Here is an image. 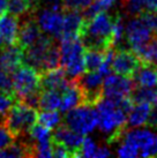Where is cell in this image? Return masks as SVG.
<instances>
[{"label": "cell", "mask_w": 157, "mask_h": 158, "mask_svg": "<svg viewBox=\"0 0 157 158\" xmlns=\"http://www.w3.org/2000/svg\"><path fill=\"white\" fill-rule=\"evenodd\" d=\"M133 106L129 97H102L95 105L97 111V127L104 135L108 144L120 141L127 128V113Z\"/></svg>", "instance_id": "6da1fadb"}, {"label": "cell", "mask_w": 157, "mask_h": 158, "mask_svg": "<svg viewBox=\"0 0 157 158\" xmlns=\"http://www.w3.org/2000/svg\"><path fill=\"white\" fill-rule=\"evenodd\" d=\"M116 13L100 12L94 15L92 18L84 20L78 36L80 40H82L84 48L104 51L110 48H113L112 30Z\"/></svg>", "instance_id": "7a4b0ae2"}, {"label": "cell", "mask_w": 157, "mask_h": 158, "mask_svg": "<svg viewBox=\"0 0 157 158\" xmlns=\"http://www.w3.org/2000/svg\"><path fill=\"white\" fill-rule=\"evenodd\" d=\"M60 66L67 77L76 79L86 72V48L80 37H66L60 40Z\"/></svg>", "instance_id": "3957f363"}, {"label": "cell", "mask_w": 157, "mask_h": 158, "mask_svg": "<svg viewBox=\"0 0 157 158\" xmlns=\"http://www.w3.org/2000/svg\"><path fill=\"white\" fill-rule=\"evenodd\" d=\"M38 112L37 109L16 99L12 107L4 117L2 123L11 134L16 139L28 135L32 126L37 123Z\"/></svg>", "instance_id": "277c9868"}, {"label": "cell", "mask_w": 157, "mask_h": 158, "mask_svg": "<svg viewBox=\"0 0 157 158\" xmlns=\"http://www.w3.org/2000/svg\"><path fill=\"white\" fill-rule=\"evenodd\" d=\"M97 120L96 107L94 105L81 104L66 112L64 123L70 129L86 136L95 131Z\"/></svg>", "instance_id": "5b68a950"}, {"label": "cell", "mask_w": 157, "mask_h": 158, "mask_svg": "<svg viewBox=\"0 0 157 158\" xmlns=\"http://www.w3.org/2000/svg\"><path fill=\"white\" fill-rule=\"evenodd\" d=\"M12 82L14 95L18 99H22L28 95L42 90L40 73L26 64H21L12 73Z\"/></svg>", "instance_id": "8992f818"}, {"label": "cell", "mask_w": 157, "mask_h": 158, "mask_svg": "<svg viewBox=\"0 0 157 158\" xmlns=\"http://www.w3.org/2000/svg\"><path fill=\"white\" fill-rule=\"evenodd\" d=\"M78 87L83 97V104L96 105L97 102L103 97V82L104 75L100 70H88L76 77Z\"/></svg>", "instance_id": "52a82bcc"}, {"label": "cell", "mask_w": 157, "mask_h": 158, "mask_svg": "<svg viewBox=\"0 0 157 158\" xmlns=\"http://www.w3.org/2000/svg\"><path fill=\"white\" fill-rule=\"evenodd\" d=\"M32 15L43 34L60 40L62 35L64 12H61L60 9L40 7L36 9Z\"/></svg>", "instance_id": "ba28073f"}, {"label": "cell", "mask_w": 157, "mask_h": 158, "mask_svg": "<svg viewBox=\"0 0 157 158\" xmlns=\"http://www.w3.org/2000/svg\"><path fill=\"white\" fill-rule=\"evenodd\" d=\"M157 135L151 128L134 127L129 131H125L120 141H124L139 151V156L149 157V151L154 145Z\"/></svg>", "instance_id": "9c48e42d"}, {"label": "cell", "mask_w": 157, "mask_h": 158, "mask_svg": "<svg viewBox=\"0 0 157 158\" xmlns=\"http://www.w3.org/2000/svg\"><path fill=\"white\" fill-rule=\"evenodd\" d=\"M135 87V82L131 76L110 73L103 82V96L109 98L129 97Z\"/></svg>", "instance_id": "30bf717a"}, {"label": "cell", "mask_w": 157, "mask_h": 158, "mask_svg": "<svg viewBox=\"0 0 157 158\" xmlns=\"http://www.w3.org/2000/svg\"><path fill=\"white\" fill-rule=\"evenodd\" d=\"M155 35L140 15L132 16L125 26V40L132 51H136Z\"/></svg>", "instance_id": "8fae6325"}, {"label": "cell", "mask_w": 157, "mask_h": 158, "mask_svg": "<svg viewBox=\"0 0 157 158\" xmlns=\"http://www.w3.org/2000/svg\"><path fill=\"white\" fill-rule=\"evenodd\" d=\"M141 65L142 64L134 51L121 48L118 51H114L111 68L117 74L133 77Z\"/></svg>", "instance_id": "7c38bea8"}, {"label": "cell", "mask_w": 157, "mask_h": 158, "mask_svg": "<svg viewBox=\"0 0 157 158\" xmlns=\"http://www.w3.org/2000/svg\"><path fill=\"white\" fill-rule=\"evenodd\" d=\"M83 139L84 135L70 129L65 123H60L56 129H53L52 133V141L64 145L70 152L72 157H80Z\"/></svg>", "instance_id": "4fadbf2b"}, {"label": "cell", "mask_w": 157, "mask_h": 158, "mask_svg": "<svg viewBox=\"0 0 157 158\" xmlns=\"http://www.w3.org/2000/svg\"><path fill=\"white\" fill-rule=\"evenodd\" d=\"M43 35L38 24L34 19V15H28L20 19V29H19L18 45L22 50L29 48L40 38Z\"/></svg>", "instance_id": "5bb4252c"}, {"label": "cell", "mask_w": 157, "mask_h": 158, "mask_svg": "<svg viewBox=\"0 0 157 158\" xmlns=\"http://www.w3.org/2000/svg\"><path fill=\"white\" fill-rule=\"evenodd\" d=\"M20 19L13 14H5L0 18V48L18 45Z\"/></svg>", "instance_id": "9a60e30c"}, {"label": "cell", "mask_w": 157, "mask_h": 158, "mask_svg": "<svg viewBox=\"0 0 157 158\" xmlns=\"http://www.w3.org/2000/svg\"><path fill=\"white\" fill-rule=\"evenodd\" d=\"M83 104V97L81 89L75 79L68 80V82L61 89V104L59 111L66 113L67 111Z\"/></svg>", "instance_id": "2e32d148"}, {"label": "cell", "mask_w": 157, "mask_h": 158, "mask_svg": "<svg viewBox=\"0 0 157 158\" xmlns=\"http://www.w3.org/2000/svg\"><path fill=\"white\" fill-rule=\"evenodd\" d=\"M84 20L86 18L80 10L64 9V24L60 40L66 37H78Z\"/></svg>", "instance_id": "e0dca14e"}, {"label": "cell", "mask_w": 157, "mask_h": 158, "mask_svg": "<svg viewBox=\"0 0 157 158\" xmlns=\"http://www.w3.org/2000/svg\"><path fill=\"white\" fill-rule=\"evenodd\" d=\"M153 105L149 103H133L127 113V126L131 128L142 127L148 123Z\"/></svg>", "instance_id": "ac0fdd59"}, {"label": "cell", "mask_w": 157, "mask_h": 158, "mask_svg": "<svg viewBox=\"0 0 157 158\" xmlns=\"http://www.w3.org/2000/svg\"><path fill=\"white\" fill-rule=\"evenodd\" d=\"M22 48L19 45H11L0 48V67L11 74L22 64Z\"/></svg>", "instance_id": "d6986e66"}, {"label": "cell", "mask_w": 157, "mask_h": 158, "mask_svg": "<svg viewBox=\"0 0 157 158\" xmlns=\"http://www.w3.org/2000/svg\"><path fill=\"white\" fill-rule=\"evenodd\" d=\"M68 82L67 75L62 68L46 70L40 74V87L42 89H57L61 90Z\"/></svg>", "instance_id": "ffe728a7"}, {"label": "cell", "mask_w": 157, "mask_h": 158, "mask_svg": "<svg viewBox=\"0 0 157 158\" xmlns=\"http://www.w3.org/2000/svg\"><path fill=\"white\" fill-rule=\"evenodd\" d=\"M134 52L139 57L142 65H148L157 68V34H155L146 44Z\"/></svg>", "instance_id": "44dd1931"}, {"label": "cell", "mask_w": 157, "mask_h": 158, "mask_svg": "<svg viewBox=\"0 0 157 158\" xmlns=\"http://www.w3.org/2000/svg\"><path fill=\"white\" fill-rule=\"evenodd\" d=\"M133 80L139 87H157V68L148 65H141L136 73L133 75Z\"/></svg>", "instance_id": "7402d4cb"}, {"label": "cell", "mask_w": 157, "mask_h": 158, "mask_svg": "<svg viewBox=\"0 0 157 158\" xmlns=\"http://www.w3.org/2000/svg\"><path fill=\"white\" fill-rule=\"evenodd\" d=\"M61 104V90L42 89L39 97L38 109L40 111L59 110Z\"/></svg>", "instance_id": "603a6c76"}, {"label": "cell", "mask_w": 157, "mask_h": 158, "mask_svg": "<svg viewBox=\"0 0 157 158\" xmlns=\"http://www.w3.org/2000/svg\"><path fill=\"white\" fill-rule=\"evenodd\" d=\"M124 0H94L91 5L84 10V18L90 19L100 12H109L112 9H121Z\"/></svg>", "instance_id": "cb8c5ba5"}, {"label": "cell", "mask_w": 157, "mask_h": 158, "mask_svg": "<svg viewBox=\"0 0 157 158\" xmlns=\"http://www.w3.org/2000/svg\"><path fill=\"white\" fill-rule=\"evenodd\" d=\"M27 136H28L29 141L32 143V145L49 144L52 142L51 129H49L40 123H35Z\"/></svg>", "instance_id": "d4e9b609"}, {"label": "cell", "mask_w": 157, "mask_h": 158, "mask_svg": "<svg viewBox=\"0 0 157 158\" xmlns=\"http://www.w3.org/2000/svg\"><path fill=\"white\" fill-rule=\"evenodd\" d=\"M7 12L21 19L31 15L35 12V7L31 0H8Z\"/></svg>", "instance_id": "484cf974"}, {"label": "cell", "mask_w": 157, "mask_h": 158, "mask_svg": "<svg viewBox=\"0 0 157 158\" xmlns=\"http://www.w3.org/2000/svg\"><path fill=\"white\" fill-rule=\"evenodd\" d=\"M131 99L133 103H149L151 105L157 104V87H139L132 91Z\"/></svg>", "instance_id": "4316f807"}, {"label": "cell", "mask_w": 157, "mask_h": 158, "mask_svg": "<svg viewBox=\"0 0 157 158\" xmlns=\"http://www.w3.org/2000/svg\"><path fill=\"white\" fill-rule=\"evenodd\" d=\"M109 50V48H108ZM106 50H97V48H87L84 52V61H86V69L96 70L100 68L102 62L104 61Z\"/></svg>", "instance_id": "83f0119b"}, {"label": "cell", "mask_w": 157, "mask_h": 158, "mask_svg": "<svg viewBox=\"0 0 157 158\" xmlns=\"http://www.w3.org/2000/svg\"><path fill=\"white\" fill-rule=\"evenodd\" d=\"M38 123L45 126L49 129H56V128L61 123V115L58 112V110H51V111H42L38 114L37 119Z\"/></svg>", "instance_id": "f1b7e54d"}, {"label": "cell", "mask_w": 157, "mask_h": 158, "mask_svg": "<svg viewBox=\"0 0 157 158\" xmlns=\"http://www.w3.org/2000/svg\"><path fill=\"white\" fill-rule=\"evenodd\" d=\"M121 9L129 16H138L146 12V0H124Z\"/></svg>", "instance_id": "f546056e"}, {"label": "cell", "mask_w": 157, "mask_h": 158, "mask_svg": "<svg viewBox=\"0 0 157 158\" xmlns=\"http://www.w3.org/2000/svg\"><path fill=\"white\" fill-rule=\"evenodd\" d=\"M98 149V144L97 142L92 137H89V136H84L82 142V145H81V150H80V157H86V158H90V157H95L96 155V151Z\"/></svg>", "instance_id": "4dcf8cb0"}, {"label": "cell", "mask_w": 157, "mask_h": 158, "mask_svg": "<svg viewBox=\"0 0 157 158\" xmlns=\"http://www.w3.org/2000/svg\"><path fill=\"white\" fill-rule=\"evenodd\" d=\"M16 96L14 94H8V92L0 91V120L2 121L4 117L8 110L12 107L14 103L16 102Z\"/></svg>", "instance_id": "1f68e13d"}, {"label": "cell", "mask_w": 157, "mask_h": 158, "mask_svg": "<svg viewBox=\"0 0 157 158\" xmlns=\"http://www.w3.org/2000/svg\"><path fill=\"white\" fill-rule=\"evenodd\" d=\"M94 0H61L62 8L73 9V10H86L91 5Z\"/></svg>", "instance_id": "d6a6232c"}, {"label": "cell", "mask_w": 157, "mask_h": 158, "mask_svg": "<svg viewBox=\"0 0 157 158\" xmlns=\"http://www.w3.org/2000/svg\"><path fill=\"white\" fill-rule=\"evenodd\" d=\"M0 91L14 94L13 82H12V74L0 67Z\"/></svg>", "instance_id": "836d02e7"}, {"label": "cell", "mask_w": 157, "mask_h": 158, "mask_svg": "<svg viewBox=\"0 0 157 158\" xmlns=\"http://www.w3.org/2000/svg\"><path fill=\"white\" fill-rule=\"evenodd\" d=\"M117 156H119V157L121 158H134L139 156V151L136 149H134L128 143L121 141V143H120V145L118 147L117 149Z\"/></svg>", "instance_id": "e575fe53"}, {"label": "cell", "mask_w": 157, "mask_h": 158, "mask_svg": "<svg viewBox=\"0 0 157 158\" xmlns=\"http://www.w3.org/2000/svg\"><path fill=\"white\" fill-rule=\"evenodd\" d=\"M14 137L11 132L5 127L4 123H0V149H4L14 142Z\"/></svg>", "instance_id": "d590c367"}, {"label": "cell", "mask_w": 157, "mask_h": 158, "mask_svg": "<svg viewBox=\"0 0 157 158\" xmlns=\"http://www.w3.org/2000/svg\"><path fill=\"white\" fill-rule=\"evenodd\" d=\"M51 147H52V157L56 158H68L72 157V155L65 147L58 142L52 141L51 142Z\"/></svg>", "instance_id": "8d00e7d4"}, {"label": "cell", "mask_w": 157, "mask_h": 158, "mask_svg": "<svg viewBox=\"0 0 157 158\" xmlns=\"http://www.w3.org/2000/svg\"><path fill=\"white\" fill-rule=\"evenodd\" d=\"M111 155H112V151L109 149V147H106V145H98V149H97V151H96L95 157L104 158V157H109Z\"/></svg>", "instance_id": "74e56055"}, {"label": "cell", "mask_w": 157, "mask_h": 158, "mask_svg": "<svg viewBox=\"0 0 157 158\" xmlns=\"http://www.w3.org/2000/svg\"><path fill=\"white\" fill-rule=\"evenodd\" d=\"M8 6V0H0V18L6 14Z\"/></svg>", "instance_id": "f35d334b"}]
</instances>
